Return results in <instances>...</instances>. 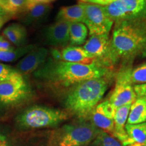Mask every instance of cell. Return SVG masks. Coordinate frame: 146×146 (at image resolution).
Here are the masks:
<instances>
[{
    "mask_svg": "<svg viewBox=\"0 0 146 146\" xmlns=\"http://www.w3.org/2000/svg\"><path fill=\"white\" fill-rule=\"evenodd\" d=\"M146 57V16L114 23L108 62L110 68L130 65L137 58Z\"/></svg>",
    "mask_w": 146,
    "mask_h": 146,
    "instance_id": "cell-1",
    "label": "cell"
},
{
    "mask_svg": "<svg viewBox=\"0 0 146 146\" xmlns=\"http://www.w3.org/2000/svg\"><path fill=\"white\" fill-rule=\"evenodd\" d=\"M111 74L110 68L100 62L81 64L50 58L33 72V76L47 87L71 89L81 82Z\"/></svg>",
    "mask_w": 146,
    "mask_h": 146,
    "instance_id": "cell-2",
    "label": "cell"
},
{
    "mask_svg": "<svg viewBox=\"0 0 146 146\" xmlns=\"http://www.w3.org/2000/svg\"><path fill=\"white\" fill-rule=\"evenodd\" d=\"M111 78L112 74L87 80L72 87L66 97V109L79 120L88 119L106 92Z\"/></svg>",
    "mask_w": 146,
    "mask_h": 146,
    "instance_id": "cell-3",
    "label": "cell"
},
{
    "mask_svg": "<svg viewBox=\"0 0 146 146\" xmlns=\"http://www.w3.org/2000/svg\"><path fill=\"white\" fill-rule=\"evenodd\" d=\"M68 118V114L61 110L33 106L22 112L16 123L22 129H35L56 127Z\"/></svg>",
    "mask_w": 146,
    "mask_h": 146,
    "instance_id": "cell-4",
    "label": "cell"
},
{
    "mask_svg": "<svg viewBox=\"0 0 146 146\" xmlns=\"http://www.w3.org/2000/svg\"><path fill=\"white\" fill-rule=\"evenodd\" d=\"M100 129L90 122L79 120L78 123L64 125L54 134L58 146H87L98 135Z\"/></svg>",
    "mask_w": 146,
    "mask_h": 146,
    "instance_id": "cell-5",
    "label": "cell"
},
{
    "mask_svg": "<svg viewBox=\"0 0 146 146\" xmlns=\"http://www.w3.org/2000/svg\"><path fill=\"white\" fill-rule=\"evenodd\" d=\"M33 97V91L23 74L0 83V112L18 107Z\"/></svg>",
    "mask_w": 146,
    "mask_h": 146,
    "instance_id": "cell-6",
    "label": "cell"
},
{
    "mask_svg": "<svg viewBox=\"0 0 146 146\" xmlns=\"http://www.w3.org/2000/svg\"><path fill=\"white\" fill-rule=\"evenodd\" d=\"M131 65L122 66L116 77L115 87L108 99L115 108L127 104H132L137 96L130 79Z\"/></svg>",
    "mask_w": 146,
    "mask_h": 146,
    "instance_id": "cell-7",
    "label": "cell"
},
{
    "mask_svg": "<svg viewBox=\"0 0 146 146\" xmlns=\"http://www.w3.org/2000/svg\"><path fill=\"white\" fill-rule=\"evenodd\" d=\"M110 19L116 22L146 16V0H116L103 5Z\"/></svg>",
    "mask_w": 146,
    "mask_h": 146,
    "instance_id": "cell-8",
    "label": "cell"
},
{
    "mask_svg": "<svg viewBox=\"0 0 146 146\" xmlns=\"http://www.w3.org/2000/svg\"><path fill=\"white\" fill-rule=\"evenodd\" d=\"M85 8V22L89 35L109 33L114 22L109 18L103 5L92 3H82Z\"/></svg>",
    "mask_w": 146,
    "mask_h": 146,
    "instance_id": "cell-9",
    "label": "cell"
},
{
    "mask_svg": "<svg viewBox=\"0 0 146 146\" xmlns=\"http://www.w3.org/2000/svg\"><path fill=\"white\" fill-rule=\"evenodd\" d=\"M116 110V108L108 100H106L97 105L91 112L88 119L98 129L112 135Z\"/></svg>",
    "mask_w": 146,
    "mask_h": 146,
    "instance_id": "cell-10",
    "label": "cell"
},
{
    "mask_svg": "<svg viewBox=\"0 0 146 146\" xmlns=\"http://www.w3.org/2000/svg\"><path fill=\"white\" fill-rule=\"evenodd\" d=\"M110 45V36L109 33L90 36L85 42L83 48L88 54L97 58L102 64L108 67V55Z\"/></svg>",
    "mask_w": 146,
    "mask_h": 146,
    "instance_id": "cell-11",
    "label": "cell"
},
{
    "mask_svg": "<svg viewBox=\"0 0 146 146\" xmlns=\"http://www.w3.org/2000/svg\"><path fill=\"white\" fill-rule=\"evenodd\" d=\"M51 53L52 58L54 59L62 60L68 62L81 64H91L96 62H100L98 58L88 54L83 47H67L62 51L52 49Z\"/></svg>",
    "mask_w": 146,
    "mask_h": 146,
    "instance_id": "cell-12",
    "label": "cell"
},
{
    "mask_svg": "<svg viewBox=\"0 0 146 146\" xmlns=\"http://www.w3.org/2000/svg\"><path fill=\"white\" fill-rule=\"evenodd\" d=\"M48 53L47 48L36 47L21 58L15 68L24 76L29 75L35 72L46 61Z\"/></svg>",
    "mask_w": 146,
    "mask_h": 146,
    "instance_id": "cell-13",
    "label": "cell"
},
{
    "mask_svg": "<svg viewBox=\"0 0 146 146\" xmlns=\"http://www.w3.org/2000/svg\"><path fill=\"white\" fill-rule=\"evenodd\" d=\"M70 24L66 21H56L47 27L43 35L45 43L54 47L66 45L70 41Z\"/></svg>",
    "mask_w": 146,
    "mask_h": 146,
    "instance_id": "cell-14",
    "label": "cell"
},
{
    "mask_svg": "<svg viewBox=\"0 0 146 146\" xmlns=\"http://www.w3.org/2000/svg\"><path fill=\"white\" fill-rule=\"evenodd\" d=\"M51 10L50 3H28L26 9L17 18L25 25H37L45 21Z\"/></svg>",
    "mask_w": 146,
    "mask_h": 146,
    "instance_id": "cell-15",
    "label": "cell"
},
{
    "mask_svg": "<svg viewBox=\"0 0 146 146\" xmlns=\"http://www.w3.org/2000/svg\"><path fill=\"white\" fill-rule=\"evenodd\" d=\"M131 104H127L116 108L114 116V132L112 136L116 138L123 146L126 145L128 140V135L125 130L128 116Z\"/></svg>",
    "mask_w": 146,
    "mask_h": 146,
    "instance_id": "cell-16",
    "label": "cell"
},
{
    "mask_svg": "<svg viewBox=\"0 0 146 146\" xmlns=\"http://www.w3.org/2000/svg\"><path fill=\"white\" fill-rule=\"evenodd\" d=\"M56 21H66L70 23L85 22V8L83 3L61 8L56 16Z\"/></svg>",
    "mask_w": 146,
    "mask_h": 146,
    "instance_id": "cell-17",
    "label": "cell"
},
{
    "mask_svg": "<svg viewBox=\"0 0 146 146\" xmlns=\"http://www.w3.org/2000/svg\"><path fill=\"white\" fill-rule=\"evenodd\" d=\"M3 35L16 46H25L27 43V30L19 24H11L3 31Z\"/></svg>",
    "mask_w": 146,
    "mask_h": 146,
    "instance_id": "cell-18",
    "label": "cell"
},
{
    "mask_svg": "<svg viewBox=\"0 0 146 146\" xmlns=\"http://www.w3.org/2000/svg\"><path fill=\"white\" fill-rule=\"evenodd\" d=\"M146 122V98H137L131 104L129 116L128 125H135Z\"/></svg>",
    "mask_w": 146,
    "mask_h": 146,
    "instance_id": "cell-19",
    "label": "cell"
},
{
    "mask_svg": "<svg viewBox=\"0 0 146 146\" xmlns=\"http://www.w3.org/2000/svg\"><path fill=\"white\" fill-rule=\"evenodd\" d=\"M125 130L128 135L125 146L135 143L146 144V122L135 125L127 124Z\"/></svg>",
    "mask_w": 146,
    "mask_h": 146,
    "instance_id": "cell-20",
    "label": "cell"
},
{
    "mask_svg": "<svg viewBox=\"0 0 146 146\" xmlns=\"http://www.w3.org/2000/svg\"><path fill=\"white\" fill-rule=\"evenodd\" d=\"M69 33L70 44L72 45H81L84 44L86 41L88 29L84 23H71Z\"/></svg>",
    "mask_w": 146,
    "mask_h": 146,
    "instance_id": "cell-21",
    "label": "cell"
},
{
    "mask_svg": "<svg viewBox=\"0 0 146 146\" xmlns=\"http://www.w3.org/2000/svg\"><path fill=\"white\" fill-rule=\"evenodd\" d=\"M35 45H26L8 51L0 50V60L5 62H13L28 54L31 51L35 48Z\"/></svg>",
    "mask_w": 146,
    "mask_h": 146,
    "instance_id": "cell-22",
    "label": "cell"
},
{
    "mask_svg": "<svg viewBox=\"0 0 146 146\" xmlns=\"http://www.w3.org/2000/svg\"><path fill=\"white\" fill-rule=\"evenodd\" d=\"M28 2L29 0H3L0 7L12 18L18 17L26 9Z\"/></svg>",
    "mask_w": 146,
    "mask_h": 146,
    "instance_id": "cell-23",
    "label": "cell"
},
{
    "mask_svg": "<svg viewBox=\"0 0 146 146\" xmlns=\"http://www.w3.org/2000/svg\"><path fill=\"white\" fill-rule=\"evenodd\" d=\"M91 146H123L114 136L100 130L98 135L91 142Z\"/></svg>",
    "mask_w": 146,
    "mask_h": 146,
    "instance_id": "cell-24",
    "label": "cell"
},
{
    "mask_svg": "<svg viewBox=\"0 0 146 146\" xmlns=\"http://www.w3.org/2000/svg\"><path fill=\"white\" fill-rule=\"evenodd\" d=\"M130 79L133 85L146 83V62L131 69Z\"/></svg>",
    "mask_w": 146,
    "mask_h": 146,
    "instance_id": "cell-25",
    "label": "cell"
},
{
    "mask_svg": "<svg viewBox=\"0 0 146 146\" xmlns=\"http://www.w3.org/2000/svg\"><path fill=\"white\" fill-rule=\"evenodd\" d=\"M19 73L15 68L0 63V83L12 79Z\"/></svg>",
    "mask_w": 146,
    "mask_h": 146,
    "instance_id": "cell-26",
    "label": "cell"
},
{
    "mask_svg": "<svg viewBox=\"0 0 146 146\" xmlns=\"http://www.w3.org/2000/svg\"><path fill=\"white\" fill-rule=\"evenodd\" d=\"M133 89L136 94L137 98H146V83L133 85Z\"/></svg>",
    "mask_w": 146,
    "mask_h": 146,
    "instance_id": "cell-27",
    "label": "cell"
},
{
    "mask_svg": "<svg viewBox=\"0 0 146 146\" xmlns=\"http://www.w3.org/2000/svg\"><path fill=\"white\" fill-rule=\"evenodd\" d=\"M13 49H14V47L10 42L7 41L3 36H0V50L8 51Z\"/></svg>",
    "mask_w": 146,
    "mask_h": 146,
    "instance_id": "cell-28",
    "label": "cell"
},
{
    "mask_svg": "<svg viewBox=\"0 0 146 146\" xmlns=\"http://www.w3.org/2000/svg\"><path fill=\"white\" fill-rule=\"evenodd\" d=\"M115 1H116V0H86L83 3H92L101 5H106L110 4V3L114 2Z\"/></svg>",
    "mask_w": 146,
    "mask_h": 146,
    "instance_id": "cell-29",
    "label": "cell"
},
{
    "mask_svg": "<svg viewBox=\"0 0 146 146\" xmlns=\"http://www.w3.org/2000/svg\"><path fill=\"white\" fill-rule=\"evenodd\" d=\"M11 18H12V16L9 14L8 12H5L1 7H0V20H6V21H8Z\"/></svg>",
    "mask_w": 146,
    "mask_h": 146,
    "instance_id": "cell-30",
    "label": "cell"
},
{
    "mask_svg": "<svg viewBox=\"0 0 146 146\" xmlns=\"http://www.w3.org/2000/svg\"><path fill=\"white\" fill-rule=\"evenodd\" d=\"M0 146H10L6 137L0 133Z\"/></svg>",
    "mask_w": 146,
    "mask_h": 146,
    "instance_id": "cell-31",
    "label": "cell"
},
{
    "mask_svg": "<svg viewBox=\"0 0 146 146\" xmlns=\"http://www.w3.org/2000/svg\"><path fill=\"white\" fill-rule=\"evenodd\" d=\"M49 0H29L28 3H50Z\"/></svg>",
    "mask_w": 146,
    "mask_h": 146,
    "instance_id": "cell-32",
    "label": "cell"
},
{
    "mask_svg": "<svg viewBox=\"0 0 146 146\" xmlns=\"http://www.w3.org/2000/svg\"><path fill=\"white\" fill-rule=\"evenodd\" d=\"M127 146H146V144H142V143H135L130 144V145Z\"/></svg>",
    "mask_w": 146,
    "mask_h": 146,
    "instance_id": "cell-33",
    "label": "cell"
},
{
    "mask_svg": "<svg viewBox=\"0 0 146 146\" xmlns=\"http://www.w3.org/2000/svg\"><path fill=\"white\" fill-rule=\"evenodd\" d=\"M6 21H6V20H0V28L3 26V24H4Z\"/></svg>",
    "mask_w": 146,
    "mask_h": 146,
    "instance_id": "cell-34",
    "label": "cell"
},
{
    "mask_svg": "<svg viewBox=\"0 0 146 146\" xmlns=\"http://www.w3.org/2000/svg\"><path fill=\"white\" fill-rule=\"evenodd\" d=\"M85 1H86V0H78V3H83V2H85Z\"/></svg>",
    "mask_w": 146,
    "mask_h": 146,
    "instance_id": "cell-35",
    "label": "cell"
},
{
    "mask_svg": "<svg viewBox=\"0 0 146 146\" xmlns=\"http://www.w3.org/2000/svg\"><path fill=\"white\" fill-rule=\"evenodd\" d=\"M55 1V0H49V1H50V2H51V1Z\"/></svg>",
    "mask_w": 146,
    "mask_h": 146,
    "instance_id": "cell-36",
    "label": "cell"
},
{
    "mask_svg": "<svg viewBox=\"0 0 146 146\" xmlns=\"http://www.w3.org/2000/svg\"><path fill=\"white\" fill-rule=\"evenodd\" d=\"M3 1V0H0V3H1V1Z\"/></svg>",
    "mask_w": 146,
    "mask_h": 146,
    "instance_id": "cell-37",
    "label": "cell"
}]
</instances>
